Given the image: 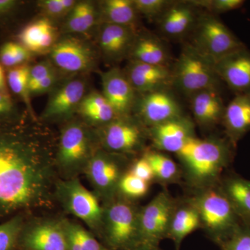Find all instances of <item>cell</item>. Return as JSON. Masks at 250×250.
<instances>
[{"label":"cell","mask_w":250,"mask_h":250,"mask_svg":"<svg viewBox=\"0 0 250 250\" xmlns=\"http://www.w3.org/2000/svg\"><path fill=\"white\" fill-rule=\"evenodd\" d=\"M138 14L149 19H158L164 14L172 1L166 0H133Z\"/></svg>","instance_id":"8d00e7d4"},{"label":"cell","mask_w":250,"mask_h":250,"mask_svg":"<svg viewBox=\"0 0 250 250\" xmlns=\"http://www.w3.org/2000/svg\"><path fill=\"white\" fill-rule=\"evenodd\" d=\"M129 55L135 62L150 65L167 66L169 53L167 47L156 36H137Z\"/></svg>","instance_id":"83f0119b"},{"label":"cell","mask_w":250,"mask_h":250,"mask_svg":"<svg viewBox=\"0 0 250 250\" xmlns=\"http://www.w3.org/2000/svg\"><path fill=\"white\" fill-rule=\"evenodd\" d=\"M18 248L68 250L64 218H27L20 235Z\"/></svg>","instance_id":"7c38bea8"},{"label":"cell","mask_w":250,"mask_h":250,"mask_svg":"<svg viewBox=\"0 0 250 250\" xmlns=\"http://www.w3.org/2000/svg\"><path fill=\"white\" fill-rule=\"evenodd\" d=\"M172 72V83L185 93L193 95L202 90H217L219 78L215 62L191 45L181 52Z\"/></svg>","instance_id":"52a82bcc"},{"label":"cell","mask_w":250,"mask_h":250,"mask_svg":"<svg viewBox=\"0 0 250 250\" xmlns=\"http://www.w3.org/2000/svg\"><path fill=\"white\" fill-rule=\"evenodd\" d=\"M176 205L177 202L168 192L161 191L147 205L141 207L139 215V245L158 246L159 242L167 238L171 218Z\"/></svg>","instance_id":"8fae6325"},{"label":"cell","mask_w":250,"mask_h":250,"mask_svg":"<svg viewBox=\"0 0 250 250\" xmlns=\"http://www.w3.org/2000/svg\"><path fill=\"white\" fill-rule=\"evenodd\" d=\"M27 213H18L0 224V250H15L27 219Z\"/></svg>","instance_id":"d6a6232c"},{"label":"cell","mask_w":250,"mask_h":250,"mask_svg":"<svg viewBox=\"0 0 250 250\" xmlns=\"http://www.w3.org/2000/svg\"><path fill=\"white\" fill-rule=\"evenodd\" d=\"M189 201L196 208L201 226L217 243L229 236L242 222L220 186L198 189Z\"/></svg>","instance_id":"5b68a950"},{"label":"cell","mask_w":250,"mask_h":250,"mask_svg":"<svg viewBox=\"0 0 250 250\" xmlns=\"http://www.w3.org/2000/svg\"><path fill=\"white\" fill-rule=\"evenodd\" d=\"M0 64L7 69L16 67L14 52V41H6L0 46Z\"/></svg>","instance_id":"7bdbcfd3"},{"label":"cell","mask_w":250,"mask_h":250,"mask_svg":"<svg viewBox=\"0 0 250 250\" xmlns=\"http://www.w3.org/2000/svg\"><path fill=\"white\" fill-rule=\"evenodd\" d=\"M191 45L216 62L246 46L218 18L203 16L197 19Z\"/></svg>","instance_id":"9c48e42d"},{"label":"cell","mask_w":250,"mask_h":250,"mask_svg":"<svg viewBox=\"0 0 250 250\" xmlns=\"http://www.w3.org/2000/svg\"><path fill=\"white\" fill-rule=\"evenodd\" d=\"M95 131L100 148L123 155L139 152L148 136L147 128L129 116L118 117Z\"/></svg>","instance_id":"30bf717a"},{"label":"cell","mask_w":250,"mask_h":250,"mask_svg":"<svg viewBox=\"0 0 250 250\" xmlns=\"http://www.w3.org/2000/svg\"><path fill=\"white\" fill-rule=\"evenodd\" d=\"M130 250H162L159 246H152V245L140 244Z\"/></svg>","instance_id":"7dc6e473"},{"label":"cell","mask_w":250,"mask_h":250,"mask_svg":"<svg viewBox=\"0 0 250 250\" xmlns=\"http://www.w3.org/2000/svg\"><path fill=\"white\" fill-rule=\"evenodd\" d=\"M85 80L71 78L58 84L52 90L45 109L41 115L42 121H68L78 111L81 103L85 96Z\"/></svg>","instance_id":"5bb4252c"},{"label":"cell","mask_w":250,"mask_h":250,"mask_svg":"<svg viewBox=\"0 0 250 250\" xmlns=\"http://www.w3.org/2000/svg\"><path fill=\"white\" fill-rule=\"evenodd\" d=\"M136 37L134 27L103 23L99 33V46L105 58L118 62L130 54Z\"/></svg>","instance_id":"d6986e66"},{"label":"cell","mask_w":250,"mask_h":250,"mask_svg":"<svg viewBox=\"0 0 250 250\" xmlns=\"http://www.w3.org/2000/svg\"><path fill=\"white\" fill-rule=\"evenodd\" d=\"M242 223L250 227V181L231 176L220 186Z\"/></svg>","instance_id":"d4e9b609"},{"label":"cell","mask_w":250,"mask_h":250,"mask_svg":"<svg viewBox=\"0 0 250 250\" xmlns=\"http://www.w3.org/2000/svg\"><path fill=\"white\" fill-rule=\"evenodd\" d=\"M148 136L159 152L178 153L189 140L195 137L193 124L183 116L152 126Z\"/></svg>","instance_id":"e0dca14e"},{"label":"cell","mask_w":250,"mask_h":250,"mask_svg":"<svg viewBox=\"0 0 250 250\" xmlns=\"http://www.w3.org/2000/svg\"><path fill=\"white\" fill-rule=\"evenodd\" d=\"M25 121L11 95L0 92V124H16Z\"/></svg>","instance_id":"d590c367"},{"label":"cell","mask_w":250,"mask_h":250,"mask_svg":"<svg viewBox=\"0 0 250 250\" xmlns=\"http://www.w3.org/2000/svg\"><path fill=\"white\" fill-rule=\"evenodd\" d=\"M197 19L194 3L172 2L159 18V26L166 35L180 36L195 27Z\"/></svg>","instance_id":"603a6c76"},{"label":"cell","mask_w":250,"mask_h":250,"mask_svg":"<svg viewBox=\"0 0 250 250\" xmlns=\"http://www.w3.org/2000/svg\"><path fill=\"white\" fill-rule=\"evenodd\" d=\"M192 96V111L199 124L210 126L223 119L225 107L218 90H202Z\"/></svg>","instance_id":"cb8c5ba5"},{"label":"cell","mask_w":250,"mask_h":250,"mask_svg":"<svg viewBox=\"0 0 250 250\" xmlns=\"http://www.w3.org/2000/svg\"><path fill=\"white\" fill-rule=\"evenodd\" d=\"M49 53L54 67L65 73L89 71L96 62V54L91 46L71 36L58 39Z\"/></svg>","instance_id":"4fadbf2b"},{"label":"cell","mask_w":250,"mask_h":250,"mask_svg":"<svg viewBox=\"0 0 250 250\" xmlns=\"http://www.w3.org/2000/svg\"><path fill=\"white\" fill-rule=\"evenodd\" d=\"M18 43L31 54L49 52L57 39V31L48 18H42L25 26L17 35Z\"/></svg>","instance_id":"7402d4cb"},{"label":"cell","mask_w":250,"mask_h":250,"mask_svg":"<svg viewBox=\"0 0 250 250\" xmlns=\"http://www.w3.org/2000/svg\"><path fill=\"white\" fill-rule=\"evenodd\" d=\"M78 111L85 123L94 129L107 125L118 117L103 93L97 92L85 95Z\"/></svg>","instance_id":"484cf974"},{"label":"cell","mask_w":250,"mask_h":250,"mask_svg":"<svg viewBox=\"0 0 250 250\" xmlns=\"http://www.w3.org/2000/svg\"><path fill=\"white\" fill-rule=\"evenodd\" d=\"M55 72V67L52 62L48 61L38 62L36 65L30 66L29 73V88Z\"/></svg>","instance_id":"ab89813d"},{"label":"cell","mask_w":250,"mask_h":250,"mask_svg":"<svg viewBox=\"0 0 250 250\" xmlns=\"http://www.w3.org/2000/svg\"><path fill=\"white\" fill-rule=\"evenodd\" d=\"M222 121L229 141L234 146L250 131V92L237 94L225 107Z\"/></svg>","instance_id":"44dd1931"},{"label":"cell","mask_w":250,"mask_h":250,"mask_svg":"<svg viewBox=\"0 0 250 250\" xmlns=\"http://www.w3.org/2000/svg\"><path fill=\"white\" fill-rule=\"evenodd\" d=\"M30 65L28 64L7 69L6 81L10 91L18 97L25 105L29 116L35 119L36 116L31 102L29 86V73Z\"/></svg>","instance_id":"4dcf8cb0"},{"label":"cell","mask_w":250,"mask_h":250,"mask_svg":"<svg viewBox=\"0 0 250 250\" xmlns=\"http://www.w3.org/2000/svg\"><path fill=\"white\" fill-rule=\"evenodd\" d=\"M138 107V119L147 129L182 116L178 103L164 90L143 94Z\"/></svg>","instance_id":"9a60e30c"},{"label":"cell","mask_w":250,"mask_h":250,"mask_svg":"<svg viewBox=\"0 0 250 250\" xmlns=\"http://www.w3.org/2000/svg\"><path fill=\"white\" fill-rule=\"evenodd\" d=\"M201 226L200 216L190 201L176 205L169 228L167 238L174 241L177 250L184 238Z\"/></svg>","instance_id":"4316f807"},{"label":"cell","mask_w":250,"mask_h":250,"mask_svg":"<svg viewBox=\"0 0 250 250\" xmlns=\"http://www.w3.org/2000/svg\"><path fill=\"white\" fill-rule=\"evenodd\" d=\"M220 81L237 94L250 92V52L246 47L215 63Z\"/></svg>","instance_id":"ac0fdd59"},{"label":"cell","mask_w":250,"mask_h":250,"mask_svg":"<svg viewBox=\"0 0 250 250\" xmlns=\"http://www.w3.org/2000/svg\"><path fill=\"white\" fill-rule=\"evenodd\" d=\"M41 7L49 17L62 18L67 15L62 6V0H45L41 2Z\"/></svg>","instance_id":"ee69618b"},{"label":"cell","mask_w":250,"mask_h":250,"mask_svg":"<svg viewBox=\"0 0 250 250\" xmlns=\"http://www.w3.org/2000/svg\"><path fill=\"white\" fill-rule=\"evenodd\" d=\"M218 244L222 250H250V227L241 224L229 236Z\"/></svg>","instance_id":"e575fe53"},{"label":"cell","mask_w":250,"mask_h":250,"mask_svg":"<svg viewBox=\"0 0 250 250\" xmlns=\"http://www.w3.org/2000/svg\"><path fill=\"white\" fill-rule=\"evenodd\" d=\"M100 236L110 250H130L139 240L140 207L134 201L117 195L103 204Z\"/></svg>","instance_id":"277c9868"},{"label":"cell","mask_w":250,"mask_h":250,"mask_svg":"<svg viewBox=\"0 0 250 250\" xmlns=\"http://www.w3.org/2000/svg\"><path fill=\"white\" fill-rule=\"evenodd\" d=\"M129 164L126 155L107 152L100 147L94 154L83 174L103 205L118 195V184L129 170Z\"/></svg>","instance_id":"ba28073f"},{"label":"cell","mask_w":250,"mask_h":250,"mask_svg":"<svg viewBox=\"0 0 250 250\" xmlns=\"http://www.w3.org/2000/svg\"><path fill=\"white\" fill-rule=\"evenodd\" d=\"M125 72L136 92L142 94L164 90L172 83V72L167 66L131 61Z\"/></svg>","instance_id":"ffe728a7"},{"label":"cell","mask_w":250,"mask_h":250,"mask_svg":"<svg viewBox=\"0 0 250 250\" xmlns=\"http://www.w3.org/2000/svg\"><path fill=\"white\" fill-rule=\"evenodd\" d=\"M143 156L152 167L154 180L166 184L178 180L180 171L177 164L169 156L157 151H147Z\"/></svg>","instance_id":"1f68e13d"},{"label":"cell","mask_w":250,"mask_h":250,"mask_svg":"<svg viewBox=\"0 0 250 250\" xmlns=\"http://www.w3.org/2000/svg\"><path fill=\"white\" fill-rule=\"evenodd\" d=\"M68 223L76 235L81 250H111L100 243L94 236L93 232L88 231L76 221L68 220Z\"/></svg>","instance_id":"74e56055"},{"label":"cell","mask_w":250,"mask_h":250,"mask_svg":"<svg viewBox=\"0 0 250 250\" xmlns=\"http://www.w3.org/2000/svg\"><path fill=\"white\" fill-rule=\"evenodd\" d=\"M54 196L65 212L80 219L90 231L100 236L103 204L93 191L82 184L80 177L59 178L54 188Z\"/></svg>","instance_id":"8992f818"},{"label":"cell","mask_w":250,"mask_h":250,"mask_svg":"<svg viewBox=\"0 0 250 250\" xmlns=\"http://www.w3.org/2000/svg\"><path fill=\"white\" fill-rule=\"evenodd\" d=\"M230 145L218 139L194 137L188 141L177 154L192 185L198 189L216 185L231 160Z\"/></svg>","instance_id":"7a4b0ae2"},{"label":"cell","mask_w":250,"mask_h":250,"mask_svg":"<svg viewBox=\"0 0 250 250\" xmlns=\"http://www.w3.org/2000/svg\"><path fill=\"white\" fill-rule=\"evenodd\" d=\"M197 6H202L215 14H223L240 9L245 1L243 0H212V1H193Z\"/></svg>","instance_id":"f35d334b"},{"label":"cell","mask_w":250,"mask_h":250,"mask_svg":"<svg viewBox=\"0 0 250 250\" xmlns=\"http://www.w3.org/2000/svg\"><path fill=\"white\" fill-rule=\"evenodd\" d=\"M98 11L90 1L77 2L67 15L64 24L66 34H83L90 30L98 20Z\"/></svg>","instance_id":"f546056e"},{"label":"cell","mask_w":250,"mask_h":250,"mask_svg":"<svg viewBox=\"0 0 250 250\" xmlns=\"http://www.w3.org/2000/svg\"><path fill=\"white\" fill-rule=\"evenodd\" d=\"M0 92L1 93L10 94L9 87H8L7 81H6V72H5L4 67L0 64Z\"/></svg>","instance_id":"bcb514c9"},{"label":"cell","mask_w":250,"mask_h":250,"mask_svg":"<svg viewBox=\"0 0 250 250\" xmlns=\"http://www.w3.org/2000/svg\"><path fill=\"white\" fill-rule=\"evenodd\" d=\"M54 152L43 133L26 121L0 124V219L53 204Z\"/></svg>","instance_id":"6da1fadb"},{"label":"cell","mask_w":250,"mask_h":250,"mask_svg":"<svg viewBox=\"0 0 250 250\" xmlns=\"http://www.w3.org/2000/svg\"><path fill=\"white\" fill-rule=\"evenodd\" d=\"M103 95L118 117L129 116L136 103V90L125 72L113 67L101 74Z\"/></svg>","instance_id":"2e32d148"},{"label":"cell","mask_w":250,"mask_h":250,"mask_svg":"<svg viewBox=\"0 0 250 250\" xmlns=\"http://www.w3.org/2000/svg\"><path fill=\"white\" fill-rule=\"evenodd\" d=\"M59 84L58 75L55 72L51 74L41 82L29 88L31 96L42 95L47 92L52 91Z\"/></svg>","instance_id":"b9f144b4"},{"label":"cell","mask_w":250,"mask_h":250,"mask_svg":"<svg viewBox=\"0 0 250 250\" xmlns=\"http://www.w3.org/2000/svg\"><path fill=\"white\" fill-rule=\"evenodd\" d=\"M149 187V183L136 177L128 170L120 181L117 195L135 201L146 196Z\"/></svg>","instance_id":"836d02e7"},{"label":"cell","mask_w":250,"mask_h":250,"mask_svg":"<svg viewBox=\"0 0 250 250\" xmlns=\"http://www.w3.org/2000/svg\"><path fill=\"white\" fill-rule=\"evenodd\" d=\"M21 2L16 0H0V24L7 22L19 9Z\"/></svg>","instance_id":"f6af8a7d"},{"label":"cell","mask_w":250,"mask_h":250,"mask_svg":"<svg viewBox=\"0 0 250 250\" xmlns=\"http://www.w3.org/2000/svg\"><path fill=\"white\" fill-rule=\"evenodd\" d=\"M129 171L131 174L147 183L149 184L154 180L152 167L143 155L130 165Z\"/></svg>","instance_id":"60d3db41"},{"label":"cell","mask_w":250,"mask_h":250,"mask_svg":"<svg viewBox=\"0 0 250 250\" xmlns=\"http://www.w3.org/2000/svg\"><path fill=\"white\" fill-rule=\"evenodd\" d=\"M100 148L95 129L85 122L67 121L61 130L54 152L59 179L80 177Z\"/></svg>","instance_id":"3957f363"},{"label":"cell","mask_w":250,"mask_h":250,"mask_svg":"<svg viewBox=\"0 0 250 250\" xmlns=\"http://www.w3.org/2000/svg\"><path fill=\"white\" fill-rule=\"evenodd\" d=\"M138 14L133 0H106L101 4L103 23L135 27Z\"/></svg>","instance_id":"f1b7e54d"}]
</instances>
